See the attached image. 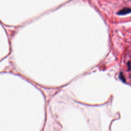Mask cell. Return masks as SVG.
I'll return each instance as SVG.
<instances>
[{"label": "cell", "instance_id": "7a4b0ae2", "mask_svg": "<svg viewBox=\"0 0 131 131\" xmlns=\"http://www.w3.org/2000/svg\"><path fill=\"white\" fill-rule=\"evenodd\" d=\"M119 77H120V79H121L123 82H125V78H124L123 75L122 74V73H120V74Z\"/></svg>", "mask_w": 131, "mask_h": 131}, {"label": "cell", "instance_id": "6da1fadb", "mask_svg": "<svg viewBox=\"0 0 131 131\" xmlns=\"http://www.w3.org/2000/svg\"><path fill=\"white\" fill-rule=\"evenodd\" d=\"M131 13V9L129 8H124L121 10H120L117 14L119 15H125L128 13Z\"/></svg>", "mask_w": 131, "mask_h": 131}]
</instances>
